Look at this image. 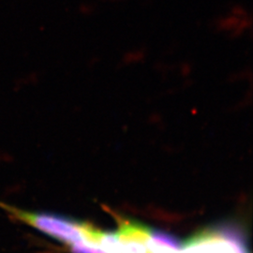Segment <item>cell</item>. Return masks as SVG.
<instances>
[{
    "instance_id": "obj_1",
    "label": "cell",
    "mask_w": 253,
    "mask_h": 253,
    "mask_svg": "<svg viewBox=\"0 0 253 253\" xmlns=\"http://www.w3.org/2000/svg\"><path fill=\"white\" fill-rule=\"evenodd\" d=\"M0 209L14 220L31 227L68 247L84 241L95 242L100 236V229L90 223L58 214L21 209L4 202H0Z\"/></svg>"
},
{
    "instance_id": "obj_2",
    "label": "cell",
    "mask_w": 253,
    "mask_h": 253,
    "mask_svg": "<svg viewBox=\"0 0 253 253\" xmlns=\"http://www.w3.org/2000/svg\"><path fill=\"white\" fill-rule=\"evenodd\" d=\"M181 253H250L244 234L232 225H216L191 235Z\"/></svg>"
},
{
    "instance_id": "obj_3",
    "label": "cell",
    "mask_w": 253,
    "mask_h": 253,
    "mask_svg": "<svg viewBox=\"0 0 253 253\" xmlns=\"http://www.w3.org/2000/svg\"><path fill=\"white\" fill-rule=\"evenodd\" d=\"M116 253H151L150 238L152 229L140 221L121 219L118 230Z\"/></svg>"
},
{
    "instance_id": "obj_4",
    "label": "cell",
    "mask_w": 253,
    "mask_h": 253,
    "mask_svg": "<svg viewBox=\"0 0 253 253\" xmlns=\"http://www.w3.org/2000/svg\"><path fill=\"white\" fill-rule=\"evenodd\" d=\"M149 246L151 253H181L182 244L171 234L152 229Z\"/></svg>"
},
{
    "instance_id": "obj_5",
    "label": "cell",
    "mask_w": 253,
    "mask_h": 253,
    "mask_svg": "<svg viewBox=\"0 0 253 253\" xmlns=\"http://www.w3.org/2000/svg\"><path fill=\"white\" fill-rule=\"evenodd\" d=\"M69 251L72 253H109L100 243L87 241L69 246Z\"/></svg>"
}]
</instances>
